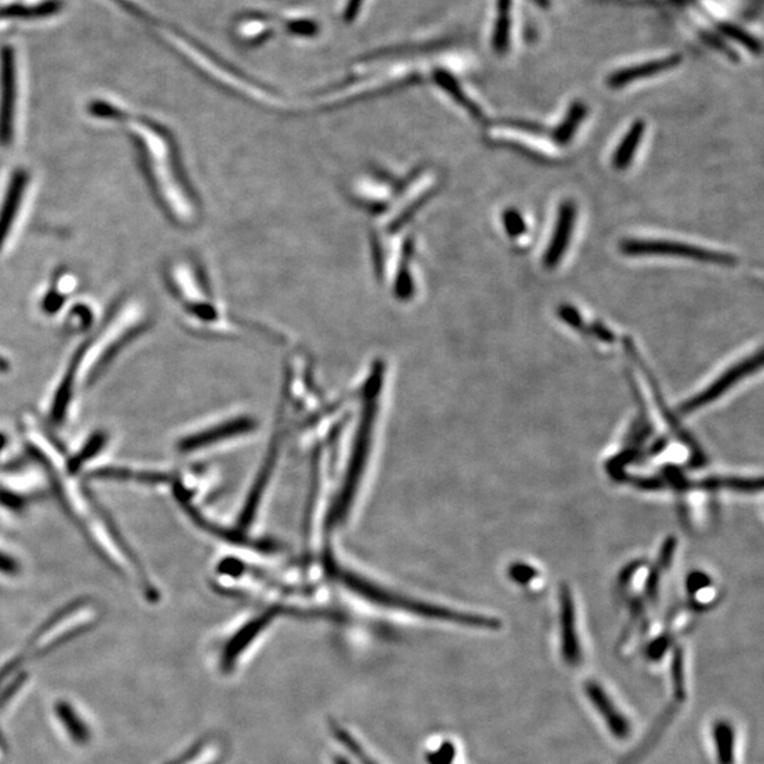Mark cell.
Listing matches in <instances>:
<instances>
[{"instance_id": "cell-26", "label": "cell", "mask_w": 764, "mask_h": 764, "mask_svg": "<svg viewBox=\"0 0 764 764\" xmlns=\"http://www.w3.org/2000/svg\"><path fill=\"white\" fill-rule=\"evenodd\" d=\"M590 333L602 341H606V343L614 341V334L606 326H603L600 322H593L592 326H590Z\"/></svg>"}, {"instance_id": "cell-9", "label": "cell", "mask_w": 764, "mask_h": 764, "mask_svg": "<svg viewBox=\"0 0 764 764\" xmlns=\"http://www.w3.org/2000/svg\"><path fill=\"white\" fill-rule=\"evenodd\" d=\"M646 132V123L639 119L630 126L626 135L623 136L622 142L613 153L612 166L616 170H624L632 165V159L636 156L637 149L641 143L642 136Z\"/></svg>"}, {"instance_id": "cell-5", "label": "cell", "mask_w": 764, "mask_h": 764, "mask_svg": "<svg viewBox=\"0 0 764 764\" xmlns=\"http://www.w3.org/2000/svg\"><path fill=\"white\" fill-rule=\"evenodd\" d=\"M585 691H587V699L592 702V705L599 712V715L609 728L610 733L617 739L629 738L632 732L630 722L614 705V702L610 699L605 689L597 682L589 681L585 686Z\"/></svg>"}, {"instance_id": "cell-23", "label": "cell", "mask_w": 764, "mask_h": 764, "mask_svg": "<svg viewBox=\"0 0 764 764\" xmlns=\"http://www.w3.org/2000/svg\"><path fill=\"white\" fill-rule=\"evenodd\" d=\"M93 478H114V480H129L135 478V473L128 468H104L93 473Z\"/></svg>"}, {"instance_id": "cell-29", "label": "cell", "mask_w": 764, "mask_h": 764, "mask_svg": "<svg viewBox=\"0 0 764 764\" xmlns=\"http://www.w3.org/2000/svg\"><path fill=\"white\" fill-rule=\"evenodd\" d=\"M359 4H361V0H350L346 14H344V19H346L347 22H351V20L354 19L357 12H359Z\"/></svg>"}, {"instance_id": "cell-7", "label": "cell", "mask_w": 764, "mask_h": 764, "mask_svg": "<svg viewBox=\"0 0 764 764\" xmlns=\"http://www.w3.org/2000/svg\"><path fill=\"white\" fill-rule=\"evenodd\" d=\"M560 624H562V656L569 666H578L580 662V647L578 641L577 626H575L573 603L568 596V593H564L562 597Z\"/></svg>"}, {"instance_id": "cell-24", "label": "cell", "mask_w": 764, "mask_h": 764, "mask_svg": "<svg viewBox=\"0 0 764 764\" xmlns=\"http://www.w3.org/2000/svg\"><path fill=\"white\" fill-rule=\"evenodd\" d=\"M701 36L702 39H704V41H705V43H708L709 46L714 47V49L715 50H719L721 53L725 54V56L729 57V59H735V61H738V54L733 53V50H732L731 47L728 46V44H725L723 43V41H721V40H719L718 37L714 36L711 32H701Z\"/></svg>"}, {"instance_id": "cell-30", "label": "cell", "mask_w": 764, "mask_h": 764, "mask_svg": "<svg viewBox=\"0 0 764 764\" xmlns=\"http://www.w3.org/2000/svg\"><path fill=\"white\" fill-rule=\"evenodd\" d=\"M531 2H534L541 9H550V0H531Z\"/></svg>"}, {"instance_id": "cell-13", "label": "cell", "mask_w": 764, "mask_h": 764, "mask_svg": "<svg viewBox=\"0 0 764 764\" xmlns=\"http://www.w3.org/2000/svg\"><path fill=\"white\" fill-rule=\"evenodd\" d=\"M81 359H83V354H77L73 364L69 366L68 371L64 376L61 386L59 387V391H57L53 409H51V418L57 423L63 421L64 416H66L67 408H68L69 401H71V396H73L74 378H76L77 368H78Z\"/></svg>"}, {"instance_id": "cell-31", "label": "cell", "mask_w": 764, "mask_h": 764, "mask_svg": "<svg viewBox=\"0 0 764 764\" xmlns=\"http://www.w3.org/2000/svg\"><path fill=\"white\" fill-rule=\"evenodd\" d=\"M6 369H7L6 361H5V359H0V371H6Z\"/></svg>"}, {"instance_id": "cell-14", "label": "cell", "mask_w": 764, "mask_h": 764, "mask_svg": "<svg viewBox=\"0 0 764 764\" xmlns=\"http://www.w3.org/2000/svg\"><path fill=\"white\" fill-rule=\"evenodd\" d=\"M436 83L445 89L446 93L455 99L456 103L460 104L463 108L468 109L471 115L475 116L478 121H485V114L481 111L478 104L473 103L465 91L461 89L460 84L453 78L450 73H446L443 69H439L435 73Z\"/></svg>"}, {"instance_id": "cell-3", "label": "cell", "mask_w": 764, "mask_h": 764, "mask_svg": "<svg viewBox=\"0 0 764 764\" xmlns=\"http://www.w3.org/2000/svg\"><path fill=\"white\" fill-rule=\"evenodd\" d=\"M761 361H763V357H761V350H759L755 356L748 357V359H743L741 363L732 367L726 373H723L721 378L716 379L709 388L701 392L699 396L687 401L681 406L682 414H689V412L696 411V409H699L701 406L706 405L709 402L718 398L726 389L735 386L736 382L741 381V378H745L749 374L758 371L761 367Z\"/></svg>"}, {"instance_id": "cell-1", "label": "cell", "mask_w": 764, "mask_h": 764, "mask_svg": "<svg viewBox=\"0 0 764 764\" xmlns=\"http://www.w3.org/2000/svg\"><path fill=\"white\" fill-rule=\"evenodd\" d=\"M620 250H622L623 254L629 255V257H651V255H654V257H676L708 262V264L731 265V267L739 262L735 255L682 244V242H674V241L632 238V240H623Z\"/></svg>"}, {"instance_id": "cell-15", "label": "cell", "mask_w": 764, "mask_h": 764, "mask_svg": "<svg viewBox=\"0 0 764 764\" xmlns=\"http://www.w3.org/2000/svg\"><path fill=\"white\" fill-rule=\"evenodd\" d=\"M61 9V5L57 0H47L44 4L34 5V6H14L0 9V19H37V17H47L57 14Z\"/></svg>"}, {"instance_id": "cell-17", "label": "cell", "mask_w": 764, "mask_h": 764, "mask_svg": "<svg viewBox=\"0 0 764 764\" xmlns=\"http://www.w3.org/2000/svg\"><path fill=\"white\" fill-rule=\"evenodd\" d=\"M716 27H718L719 32H721L723 36L733 40L736 43L741 44V46L748 49L751 54L761 53L760 41H759L755 36H751L750 33H748L746 30L741 29V27L736 26V24L733 23H729V22H719V23H716Z\"/></svg>"}, {"instance_id": "cell-20", "label": "cell", "mask_w": 764, "mask_h": 764, "mask_svg": "<svg viewBox=\"0 0 764 764\" xmlns=\"http://www.w3.org/2000/svg\"><path fill=\"white\" fill-rule=\"evenodd\" d=\"M491 125L507 126V128L517 129V131L530 133V135H550V131L545 126L540 125V123H531V121H524V119H498V121L491 123Z\"/></svg>"}, {"instance_id": "cell-11", "label": "cell", "mask_w": 764, "mask_h": 764, "mask_svg": "<svg viewBox=\"0 0 764 764\" xmlns=\"http://www.w3.org/2000/svg\"><path fill=\"white\" fill-rule=\"evenodd\" d=\"M511 5L513 0H497V20L493 33V49L496 53H507L511 37Z\"/></svg>"}, {"instance_id": "cell-27", "label": "cell", "mask_w": 764, "mask_h": 764, "mask_svg": "<svg viewBox=\"0 0 764 764\" xmlns=\"http://www.w3.org/2000/svg\"><path fill=\"white\" fill-rule=\"evenodd\" d=\"M290 30L296 34H302V36H310V34L316 33L317 27L312 22H296V23L290 24Z\"/></svg>"}, {"instance_id": "cell-16", "label": "cell", "mask_w": 764, "mask_h": 764, "mask_svg": "<svg viewBox=\"0 0 764 764\" xmlns=\"http://www.w3.org/2000/svg\"><path fill=\"white\" fill-rule=\"evenodd\" d=\"M56 712L57 716H59L61 723H64L73 741H76V743H79V745H86L89 739L88 728L84 725V722L77 715L76 711H73V708L66 702H59Z\"/></svg>"}, {"instance_id": "cell-10", "label": "cell", "mask_w": 764, "mask_h": 764, "mask_svg": "<svg viewBox=\"0 0 764 764\" xmlns=\"http://www.w3.org/2000/svg\"><path fill=\"white\" fill-rule=\"evenodd\" d=\"M587 104L580 103V101H575V103L570 104L564 121H562L559 125L555 126L554 129H550V139H552V142L558 146L569 145L573 136L577 133L578 128H579L580 123H583V119L587 118Z\"/></svg>"}, {"instance_id": "cell-28", "label": "cell", "mask_w": 764, "mask_h": 764, "mask_svg": "<svg viewBox=\"0 0 764 764\" xmlns=\"http://www.w3.org/2000/svg\"><path fill=\"white\" fill-rule=\"evenodd\" d=\"M0 572L16 575L19 572V565H17L16 560L12 559L7 555L0 554Z\"/></svg>"}, {"instance_id": "cell-21", "label": "cell", "mask_w": 764, "mask_h": 764, "mask_svg": "<svg viewBox=\"0 0 764 764\" xmlns=\"http://www.w3.org/2000/svg\"><path fill=\"white\" fill-rule=\"evenodd\" d=\"M672 682L676 688L677 698H686V674H684V662H682L681 650H677L676 656L672 659Z\"/></svg>"}, {"instance_id": "cell-22", "label": "cell", "mask_w": 764, "mask_h": 764, "mask_svg": "<svg viewBox=\"0 0 764 764\" xmlns=\"http://www.w3.org/2000/svg\"><path fill=\"white\" fill-rule=\"evenodd\" d=\"M558 316L573 329L582 330L585 327V322H583L577 307L570 306V305H562V306L558 307Z\"/></svg>"}, {"instance_id": "cell-32", "label": "cell", "mask_w": 764, "mask_h": 764, "mask_svg": "<svg viewBox=\"0 0 764 764\" xmlns=\"http://www.w3.org/2000/svg\"><path fill=\"white\" fill-rule=\"evenodd\" d=\"M5 443H6V439H5L4 435H0V450L4 448Z\"/></svg>"}, {"instance_id": "cell-6", "label": "cell", "mask_w": 764, "mask_h": 764, "mask_svg": "<svg viewBox=\"0 0 764 764\" xmlns=\"http://www.w3.org/2000/svg\"><path fill=\"white\" fill-rule=\"evenodd\" d=\"M681 63V54H671V56L664 57V59H654V61H649V63L640 64V66L626 67V68L610 74L607 84H609L610 88H622V86H627L632 81H637V79L649 78V77H654L657 74L668 71V69L676 68Z\"/></svg>"}, {"instance_id": "cell-4", "label": "cell", "mask_w": 764, "mask_h": 764, "mask_svg": "<svg viewBox=\"0 0 764 764\" xmlns=\"http://www.w3.org/2000/svg\"><path fill=\"white\" fill-rule=\"evenodd\" d=\"M577 205L570 200L564 201L558 210L557 223H555L554 234L550 238V244L544 254V267L547 269H555L564 259L565 252L569 247L570 237L573 228L577 223Z\"/></svg>"}, {"instance_id": "cell-25", "label": "cell", "mask_w": 764, "mask_h": 764, "mask_svg": "<svg viewBox=\"0 0 764 764\" xmlns=\"http://www.w3.org/2000/svg\"><path fill=\"white\" fill-rule=\"evenodd\" d=\"M496 145L505 146V148L513 149V150H518V152L528 156V158L535 159V160H545V162H547V159H545L544 156L538 155V153L534 152L532 149L520 145V143L511 142V141H496Z\"/></svg>"}, {"instance_id": "cell-18", "label": "cell", "mask_w": 764, "mask_h": 764, "mask_svg": "<svg viewBox=\"0 0 764 764\" xmlns=\"http://www.w3.org/2000/svg\"><path fill=\"white\" fill-rule=\"evenodd\" d=\"M105 441L106 436L104 435L103 432L94 433V435L89 438V441H86V446H84V448L68 461L69 473H77L79 468H83L89 459L94 458L96 453L101 451V449H103L104 445H105Z\"/></svg>"}, {"instance_id": "cell-12", "label": "cell", "mask_w": 764, "mask_h": 764, "mask_svg": "<svg viewBox=\"0 0 764 764\" xmlns=\"http://www.w3.org/2000/svg\"><path fill=\"white\" fill-rule=\"evenodd\" d=\"M714 745L719 764H735V731L729 722L714 725Z\"/></svg>"}, {"instance_id": "cell-8", "label": "cell", "mask_w": 764, "mask_h": 764, "mask_svg": "<svg viewBox=\"0 0 764 764\" xmlns=\"http://www.w3.org/2000/svg\"><path fill=\"white\" fill-rule=\"evenodd\" d=\"M27 175L22 170L14 173L7 191V197L0 208V248L4 245L5 238L9 234L10 227L14 224V215L19 211L22 197L26 190Z\"/></svg>"}, {"instance_id": "cell-2", "label": "cell", "mask_w": 764, "mask_h": 764, "mask_svg": "<svg viewBox=\"0 0 764 764\" xmlns=\"http://www.w3.org/2000/svg\"><path fill=\"white\" fill-rule=\"evenodd\" d=\"M0 63H2V68H0V143L9 145L14 136V103H16L14 50L4 47Z\"/></svg>"}, {"instance_id": "cell-19", "label": "cell", "mask_w": 764, "mask_h": 764, "mask_svg": "<svg viewBox=\"0 0 764 764\" xmlns=\"http://www.w3.org/2000/svg\"><path fill=\"white\" fill-rule=\"evenodd\" d=\"M503 225L507 231L508 237L518 238L527 232V224L520 211L515 208H507L503 213Z\"/></svg>"}]
</instances>
